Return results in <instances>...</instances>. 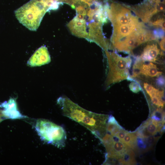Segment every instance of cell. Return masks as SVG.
Wrapping results in <instances>:
<instances>
[{
	"label": "cell",
	"mask_w": 165,
	"mask_h": 165,
	"mask_svg": "<svg viewBox=\"0 0 165 165\" xmlns=\"http://www.w3.org/2000/svg\"><path fill=\"white\" fill-rule=\"evenodd\" d=\"M67 26L71 33L80 38L87 39L88 34L86 22L83 19L75 16L67 24Z\"/></svg>",
	"instance_id": "cell-6"
},
{
	"label": "cell",
	"mask_w": 165,
	"mask_h": 165,
	"mask_svg": "<svg viewBox=\"0 0 165 165\" xmlns=\"http://www.w3.org/2000/svg\"><path fill=\"white\" fill-rule=\"evenodd\" d=\"M160 53V50L157 45L152 44L148 45L145 47L141 57L143 61L154 62L156 61Z\"/></svg>",
	"instance_id": "cell-8"
},
{
	"label": "cell",
	"mask_w": 165,
	"mask_h": 165,
	"mask_svg": "<svg viewBox=\"0 0 165 165\" xmlns=\"http://www.w3.org/2000/svg\"><path fill=\"white\" fill-rule=\"evenodd\" d=\"M63 115L86 128L95 135L106 127L107 115L99 114L86 110L66 97H61L57 100Z\"/></svg>",
	"instance_id": "cell-1"
},
{
	"label": "cell",
	"mask_w": 165,
	"mask_h": 165,
	"mask_svg": "<svg viewBox=\"0 0 165 165\" xmlns=\"http://www.w3.org/2000/svg\"><path fill=\"white\" fill-rule=\"evenodd\" d=\"M51 58L47 48L42 46L37 49L28 60V64L31 67L40 66L49 63Z\"/></svg>",
	"instance_id": "cell-5"
},
{
	"label": "cell",
	"mask_w": 165,
	"mask_h": 165,
	"mask_svg": "<svg viewBox=\"0 0 165 165\" xmlns=\"http://www.w3.org/2000/svg\"><path fill=\"white\" fill-rule=\"evenodd\" d=\"M2 120L3 119L2 118H0V123L1 122Z\"/></svg>",
	"instance_id": "cell-23"
},
{
	"label": "cell",
	"mask_w": 165,
	"mask_h": 165,
	"mask_svg": "<svg viewBox=\"0 0 165 165\" xmlns=\"http://www.w3.org/2000/svg\"><path fill=\"white\" fill-rule=\"evenodd\" d=\"M160 46L162 50L165 51V37L163 38L160 43Z\"/></svg>",
	"instance_id": "cell-21"
},
{
	"label": "cell",
	"mask_w": 165,
	"mask_h": 165,
	"mask_svg": "<svg viewBox=\"0 0 165 165\" xmlns=\"http://www.w3.org/2000/svg\"><path fill=\"white\" fill-rule=\"evenodd\" d=\"M128 132L123 129L119 131L115 136L117 137L119 139L120 141L122 142L125 136Z\"/></svg>",
	"instance_id": "cell-17"
},
{
	"label": "cell",
	"mask_w": 165,
	"mask_h": 165,
	"mask_svg": "<svg viewBox=\"0 0 165 165\" xmlns=\"http://www.w3.org/2000/svg\"><path fill=\"white\" fill-rule=\"evenodd\" d=\"M2 110H0V118H2V117H4L2 112Z\"/></svg>",
	"instance_id": "cell-22"
},
{
	"label": "cell",
	"mask_w": 165,
	"mask_h": 165,
	"mask_svg": "<svg viewBox=\"0 0 165 165\" xmlns=\"http://www.w3.org/2000/svg\"><path fill=\"white\" fill-rule=\"evenodd\" d=\"M48 9L41 0H31L14 12L20 23L29 30L36 31Z\"/></svg>",
	"instance_id": "cell-2"
},
{
	"label": "cell",
	"mask_w": 165,
	"mask_h": 165,
	"mask_svg": "<svg viewBox=\"0 0 165 165\" xmlns=\"http://www.w3.org/2000/svg\"><path fill=\"white\" fill-rule=\"evenodd\" d=\"M121 164L133 165L136 163L134 153L131 149H129L121 157Z\"/></svg>",
	"instance_id": "cell-11"
},
{
	"label": "cell",
	"mask_w": 165,
	"mask_h": 165,
	"mask_svg": "<svg viewBox=\"0 0 165 165\" xmlns=\"http://www.w3.org/2000/svg\"><path fill=\"white\" fill-rule=\"evenodd\" d=\"M107 123L114 124H119L115 117L112 115L108 117Z\"/></svg>",
	"instance_id": "cell-19"
},
{
	"label": "cell",
	"mask_w": 165,
	"mask_h": 165,
	"mask_svg": "<svg viewBox=\"0 0 165 165\" xmlns=\"http://www.w3.org/2000/svg\"><path fill=\"white\" fill-rule=\"evenodd\" d=\"M137 135L136 132H128L125 136L122 142L130 148H134L137 145Z\"/></svg>",
	"instance_id": "cell-10"
},
{
	"label": "cell",
	"mask_w": 165,
	"mask_h": 165,
	"mask_svg": "<svg viewBox=\"0 0 165 165\" xmlns=\"http://www.w3.org/2000/svg\"><path fill=\"white\" fill-rule=\"evenodd\" d=\"M151 119L158 123L164 122V114L161 110L157 109L152 114Z\"/></svg>",
	"instance_id": "cell-14"
},
{
	"label": "cell",
	"mask_w": 165,
	"mask_h": 165,
	"mask_svg": "<svg viewBox=\"0 0 165 165\" xmlns=\"http://www.w3.org/2000/svg\"><path fill=\"white\" fill-rule=\"evenodd\" d=\"M105 53L109 66L107 85L108 86L127 78L131 63L130 58L122 57L114 53L107 51Z\"/></svg>",
	"instance_id": "cell-4"
},
{
	"label": "cell",
	"mask_w": 165,
	"mask_h": 165,
	"mask_svg": "<svg viewBox=\"0 0 165 165\" xmlns=\"http://www.w3.org/2000/svg\"><path fill=\"white\" fill-rule=\"evenodd\" d=\"M157 83L159 86L163 85L164 83V79L163 77H160L157 80Z\"/></svg>",
	"instance_id": "cell-20"
},
{
	"label": "cell",
	"mask_w": 165,
	"mask_h": 165,
	"mask_svg": "<svg viewBox=\"0 0 165 165\" xmlns=\"http://www.w3.org/2000/svg\"><path fill=\"white\" fill-rule=\"evenodd\" d=\"M152 24L156 27H159L165 31V20L163 18L157 19L156 20L153 22Z\"/></svg>",
	"instance_id": "cell-15"
},
{
	"label": "cell",
	"mask_w": 165,
	"mask_h": 165,
	"mask_svg": "<svg viewBox=\"0 0 165 165\" xmlns=\"http://www.w3.org/2000/svg\"><path fill=\"white\" fill-rule=\"evenodd\" d=\"M35 127L41 139L45 142L58 147L64 146L66 134L64 128L47 119H39Z\"/></svg>",
	"instance_id": "cell-3"
},
{
	"label": "cell",
	"mask_w": 165,
	"mask_h": 165,
	"mask_svg": "<svg viewBox=\"0 0 165 165\" xmlns=\"http://www.w3.org/2000/svg\"><path fill=\"white\" fill-rule=\"evenodd\" d=\"M150 77L159 76L162 72L159 71L156 65L152 62L142 63L141 67L140 73Z\"/></svg>",
	"instance_id": "cell-9"
},
{
	"label": "cell",
	"mask_w": 165,
	"mask_h": 165,
	"mask_svg": "<svg viewBox=\"0 0 165 165\" xmlns=\"http://www.w3.org/2000/svg\"><path fill=\"white\" fill-rule=\"evenodd\" d=\"M0 106L4 108L2 112L4 117L6 118L15 119L25 117L17 110L16 103L13 98L10 99L7 102L2 103Z\"/></svg>",
	"instance_id": "cell-7"
},
{
	"label": "cell",
	"mask_w": 165,
	"mask_h": 165,
	"mask_svg": "<svg viewBox=\"0 0 165 165\" xmlns=\"http://www.w3.org/2000/svg\"><path fill=\"white\" fill-rule=\"evenodd\" d=\"M129 88L133 92L137 93L141 90L140 86L137 82H132L129 85Z\"/></svg>",
	"instance_id": "cell-16"
},
{
	"label": "cell",
	"mask_w": 165,
	"mask_h": 165,
	"mask_svg": "<svg viewBox=\"0 0 165 165\" xmlns=\"http://www.w3.org/2000/svg\"><path fill=\"white\" fill-rule=\"evenodd\" d=\"M144 87L150 97H157L164 100L163 91H160L147 83H144Z\"/></svg>",
	"instance_id": "cell-12"
},
{
	"label": "cell",
	"mask_w": 165,
	"mask_h": 165,
	"mask_svg": "<svg viewBox=\"0 0 165 165\" xmlns=\"http://www.w3.org/2000/svg\"><path fill=\"white\" fill-rule=\"evenodd\" d=\"M146 141L142 138L138 137L137 140V143L138 147L141 148H145L146 147Z\"/></svg>",
	"instance_id": "cell-18"
},
{
	"label": "cell",
	"mask_w": 165,
	"mask_h": 165,
	"mask_svg": "<svg viewBox=\"0 0 165 165\" xmlns=\"http://www.w3.org/2000/svg\"><path fill=\"white\" fill-rule=\"evenodd\" d=\"M103 0H61L62 3H66L70 6L72 7L75 3L81 2L89 6L93 4L96 2H101Z\"/></svg>",
	"instance_id": "cell-13"
}]
</instances>
